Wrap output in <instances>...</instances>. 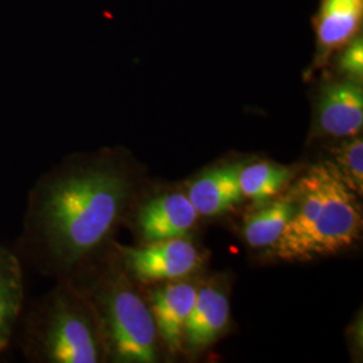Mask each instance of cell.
<instances>
[{
  "label": "cell",
  "instance_id": "cell-1",
  "mask_svg": "<svg viewBox=\"0 0 363 363\" xmlns=\"http://www.w3.org/2000/svg\"><path fill=\"white\" fill-rule=\"evenodd\" d=\"M130 193L128 177L109 163L67 171L48 182L34 223L54 259L70 267L104 242Z\"/></svg>",
  "mask_w": 363,
  "mask_h": 363
},
{
  "label": "cell",
  "instance_id": "cell-2",
  "mask_svg": "<svg viewBox=\"0 0 363 363\" xmlns=\"http://www.w3.org/2000/svg\"><path fill=\"white\" fill-rule=\"evenodd\" d=\"M288 195L295 211L272 247L276 257L308 261L333 256L359 240L362 208L358 195L333 163L311 167Z\"/></svg>",
  "mask_w": 363,
  "mask_h": 363
},
{
  "label": "cell",
  "instance_id": "cell-3",
  "mask_svg": "<svg viewBox=\"0 0 363 363\" xmlns=\"http://www.w3.org/2000/svg\"><path fill=\"white\" fill-rule=\"evenodd\" d=\"M106 335L116 361H156V325L152 312L140 296L124 284L105 291L101 300Z\"/></svg>",
  "mask_w": 363,
  "mask_h": 363
},
{
  "label": "cell",
  "instance_id": "cell-4",
  "mask_svg": "<svg viewBox=\"0 0 363 363\" xmlns=\"http://www.w3.org/2000/svg\"><path fill=\"white\" fill-rule=\"evenodd\" d=\"M40 333L43 357L55 363H96L100 342L88 315L69 298H57Z\"/></svg>",
  "mask_w": 363,
  "mask_h": 363
},
{
  "label": "cell",
  "instance_id": "cell-5",
  "mask_svg": "<svg viewBox=\"0 0 363 363\" xmlns=\"http://www.w3.org/2000/svg\"><path fill=\"white\" fill-rule=\"evenodd\" d=\"M130 271L143 281L181 279L201 265L198 249L184 237L150 241L139 247H120Z\"/></svg>",
  "mask_w": 363,
  "mask_h": 363
},
{
  "label": "cell",
  "instance_id": "cell-6",
  "mask_svg": "<svg viewBox=\"0 0 363 363\" xmlns=\"http://www.w3.org/2000/svg\"><path fill=\"white\" fill-rule=\"evenodd\" d=\"M316 123L320 132L334 138L358 135L363 125V91L358 81L325 85L316 106Z\"/></svg>",
  "mask_w": 363,
  "mask_h": 363
},
{
  "label": "cell",
  "instance_id": "cell-7",
  "mask_svg": "<svg viewBox=\"0 0 363 363\" xmlns=\"http://www.w3.org/2000/svg\"><path fill=\"white\" fill-rule=\"evenodd\" d=\"M196 220V210L189 196L181 193L155 198L139 213V225L148 242L184 237Z\"/></svg>",
  "mask_w": 363,
  "mask_h": 363
},
{
  "label": "cell",
  "instance_id": "cell-8",
  "mask_svg": "<svg viewBox=\"0 0 363 363\" xmlns=\"http://www.w3.org/2000/svg\"><path fill=\"white\" fill-rule=\"evenodd\" d=\"M198 289L190 283H174L157 289L152 295V316L156 333L169 349L179 350L186 327L194 308Z\"/></svg>",
  "mask_w": 363,
  "mask_h": 363
},
{
  "label": "cell",
  "instance_id": "cell-9",
  "mask_svg": "<svg viewBox=\"0 0 363 363\" xmlns=\"http://www.w3.org/2000/svg\"><path fill=\"white\" fill-rule=\"evenodd\" d=\"M362 16L363 0H323L313 21L320 55L327 58L357 38Z\"/></svg>",
  "mask_w": 363,
  "mask_h": 363
},
{
  "label": "cell",
  "instance_id": "cell-10",
  "mask_svg": "<svg viewBox=\"0 0 363 363\" xmlns=\"http://www.w3.org/2000/svg\"><path fill=\"white\" fill-rule=\"evenodd\" d=\"M240 169L226 166L208 171L190 186L187 196L198 216H217L244 198L238 182Z\"/></svg>",
  "mask_w": 363,
  "mask_h": 363
},
{
  "label": "cell",
  "instance_id": "cell-11",
  "mask_svg": "<svg viewBox=\"0 0 363 363\" xmlns=\"http://www.w3.org/2000/svg\"><path fill=\"white\" fill-rule=\"evenodd\" d=\"M229 318L230 306L226 295L217 288L205 286L198 291L184 337L194 349L206 347L226 330Z\"/></svg>",
  "mask_w": 363,
  "mask_h": 363
},
{
  "label": "cell",
  "instance_id": "cell-12",
  "mask_svg": "<svg viewBox=\"0 0 363 363\" xmlns=\"http://www.w3.org/2000/svg\"><path fill=\"white\" fill-rule=\"evenodd\" d=\"M23 300L22 271L18 259L0 247V351L13 334Z\"/></svg>",
  "mask_w": 363,
  "mask_h": 363
},
{
  "label": "cell",
  "instance_id": "cell-13",
  "mask_svg": "<svg viewBox=\"0 0 363 363\" xmlns=\"http://www.w3.org/2000/svg\"><path fill=\"white\" fill-rule=\"evenodd\" d=\"M294 211V201L286 195V198L247 216L244 225L247 244L253 247H273L284 232Z\"/></svg>",
  "mask_w": 363,
  "mask_h": 363
},
{
  "label": "cell",
  "instance_id": "cell-14",
  "mask_svg": "<svg viewBox=\"0 0 363 363\" xmlns=\"http://www.w3.org/2000/svg\"><path fill=\"white\" fill-rule=\"evenodd\" d=\"M292 178V169L272 163H253L240 169L238 182L244 196L262 202L277 194Z\"/></svg>",
  "mask_w": 363,
  "mask_h": 363
},
{
  "label": "cell",
  "instance_id": "cell-15",
  "mask_svg": "<svg viewBox=\"0 0 363 363\" xmlns=\"http://www.w3.org/2000/svg\"><path fill=\"white\" fill-rule=\"evenodd\" d=\"M337 163L334 164L345 183L357 195L363 193V143L362 139H354L342 144L337 150Z\"/></svg>",
  "mask_w": 363,
  "mask_h": 363
},
{
  "label": "cell",
  "instance_id": "cell-16",
  "mask_svg": "<svg viewBox=\"0 0 363 363\" xmlns=\"http://www.w3.org/2000/svg\"><path fill=\"white\" fill-rule=\"evenodd\" d=\"M345 52L340 55V69L347 73L352 79L361 81L363 76V43L362 38L352 39Z\"/></svg>",
  "mask_w": 363,
  "mask_h": 363
}]
</instances>
